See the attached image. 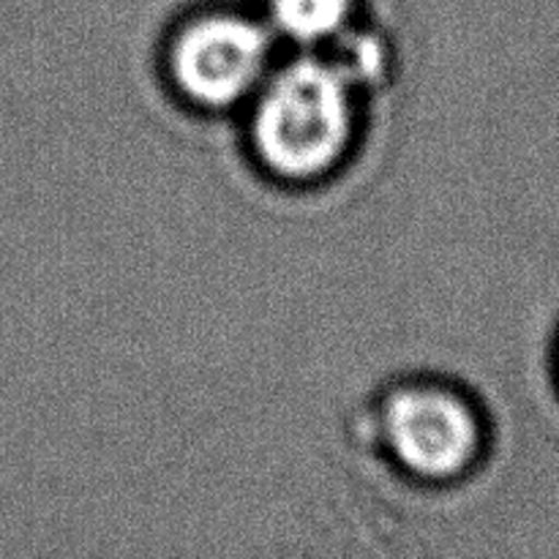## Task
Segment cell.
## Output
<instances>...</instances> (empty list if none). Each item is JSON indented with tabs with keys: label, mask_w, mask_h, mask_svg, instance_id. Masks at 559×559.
Masks as SVG:
<instances>
[{
	"label": "cell",
	"mask_w": 559,
	"mask_h": 559,
	"mask_svg": "<svg viewBox=\"0 0 559 559\" xmlns=\"http://www.w3.org/2000/svg\"><path fill=\"white\" fill-rule=\"evenodd\" d=\"M385 429L399 462L424 478H451L475 462L480 424L464 399L440 388H407L388 402Z\"/></svg>",
	"instance_id": "obj_3"
},
{
	"label": "cell",
	"mask_w": 559,
	"mask_h": 559,
	"mask_svg": "<svg viewBox=\"0 0 559 559\" xmlns=\"http://www.w3.org/2000/svg\"><path fill=\"white\" fill-rule=\"evenodd\" d=\"M353 134L349 74L328 60L300 58L267 76L254 112L260 158L284 178L328 173Z\"/></svg>",
	"instance_id": "obj_1"
},
{
	"label": "cell",
	"mask_w": 559,
	"mask_h": 559,
	"mask_svg": "<svg viewBox=\"0 0 559 559\" xmlns=\"http://www.w3.org/2000/svg\"><path fill=\"white\" fill-rule=\"evenodd\" d=\"M271 22L282 36L314 47L347 27L353 0H271Z\"/></svg>",
	"instance_id": "obj_4"
},
{
	"label": "cell",
	"mask_w": 559,
	"mask_h": 559,
	"mask_svg": "<svg viewBox=\"0 0 559 559\" xmlns=\"http://www.w3.org/2000/svg\"><path fill=\"white\" fill-rule=\"evenodd\" d=\"M271 36L240 14H207L191 22L173 47L180 91L207 107H224L265 82Z\"/></svg>",
	"instance_id": "obj_2"
}]
</instances>
